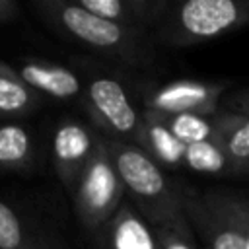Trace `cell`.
Listing matches in <instances>:
<instances>
[{"instance_id": "obj_16", "label": "cell", "mask_w": 249, "mask_h": 249, "mask_svg": "<svg viewBox=\"0 0 249 249\" xmlns=\"http://www.w3.org/2000/svg\"><path fill=\"white\" fill-rule=\"evenodd\" d=\"M0 249H56L10 204L0 200Z\"/></svg>"}, {"instance_id": "obj_22", "label": "cell", "mask_w": 249, "mask_h": 249, "mask_svg": "<svg viewBox=\"0 0 249 249\" xmlns=\"http://www.w3.org/2000/svg\"><path fill=\"white\" fill-rule=\"evenodd\" d=\"M19 18V4L16 0H0V23H12Z\"/></svg>"}, {"instance_id": "obj_8", "label": "cell", "mask_w": 249, "mask_h": 249, "mask_svg": "<svg viewBox=\"0 0 249 249\" xmlns=\"http://www.w3.org/2000/svg\"><path fill=\"white\" fill-rule=\"evenodd\" d=\"M99 130L78 119H62L54 126L51 158L62 187L72 193L97 148Z\"/></svg>"}, {"instance_id": "obj_3", "label": "cell", "mask_w": 249, "mask_h": 249, "mask_svg": "<svg viewBox=\"0 0 249 249\" xmlns=\"http://www.w3.org/2000/svg\"><path fill=\"white\" fill-rule=\"evenodd\" d=\"M249 25V0H187L169 6L156 27L169 47H191Z\"/></svg>"}, {"instance_id": "obj_17", "label": "cell", "mask_w": 249, "mask_h": 249, "mask_svg": "<svg viewBox=\"0 0 249 249\" xmlns=\"http://www.w3.org/2000/svg\"><path fill=\"white\" fill-rule=\"evenodd\" d=\"M185 167L206 175H233L245 171L226 154V150L216 140L189 144L185 150Z\"/></svg>"}, {"instance_id": "obj_20", "label": "cell", "mask_w": 249, "mask_h": 249, "mask_svg": "<svg viewBox=\"0 0 249 249\" xmlns=\"http://www.w3.org/2000/svg\"><path fill=\"white\" fill-rule=\"evenodd\" d=\"M222 195H224V200H226L228 208L231 210L235 222L243 230L245 239H247V247H249V195L231 193V191H222Z\"/></svg>"}, {"instance_id": "obj_18", "label": "cell", "mask_w": 249, "mask_h": 249, "mask_svg": "<svg viewBox=\"0 0 249 249\" xmlns=\"http://www.w3.org/2000/svg\"><path fill=\"white\" fill-rule=\"evenodd\" d=\"M156 115L185 146L196 144V142H206V140H216L214 115L212 117L195 115V113H183V115H161V113H156Z\"/></svg>"}, {"instance_id": "obj_13", "label": "cell", "mask_w": 249, "mask_h": 249, "mask_svg": "<svg viewBox=\"0 0 249 249\" xmlns=\"http://www.w3.org/2000/svg\"><path fill=\"white\" fill-rule=\"evenodd\" d=\"M43 95L27 86L10 64L0 60V119H18L35 113Z\"/></svg>"}, {"instance_id": "obj_19", "label": "cell", "mask_w": 249, "mask_h": 249, "mask_svg": "<svg viewBox=\"0 0 249 249\" xmlns=\"http://www.w3.org/2000/svg\"><path fill=\"white\" fill-rule=\"evenodd\" d=\"M154 233L160 249H196L189 218L154 226Z\"/></svg>"}, {"instance_id": "obj_10", "label": "cell", "mask_w": 249, "mask_h": 249, "mask_svg": "<svg viewBox=\"0 0 249 249\" xmlns=\"http://www.w3.org/2000/svg\"><path fill=\"white\" fill-rule=\"evenodd\" d=\"M76 2L93 16L144 31L156 29L171 6L165 0H76Z\"/></svg>"}, {"instance_id": "obj_5", "label": "cell", "mask_w": 249, "mask_h": 249, "mask_svg": "<svg viewBox=\"0 0 249 249\" xmlns=\"http://www.w3.org/2000/svg\"><path fill=\"white\" fill-rule=\"evenodd\" d=\"M82 105L95 123V128L111 140L136 142L142 111L130 99L124 84L115 76H91L84 84Z\"/></svg>"}, {"instance_id": "obj_9", "label": "cell", "mask_w": 249, "mask_h": 249, "mask_svg": "<svg viewBox=\"0 0 249 249\" xmlns=\"http://www.w3.org/2000/svg\"><path fill=\"white\" fill-rule=\"evenodd\" d=\"M16 72L21 76V80L27 86H31L43 97L68 101L74 97H82L84 93V84L80 74L54 60L21 56L16 62Z\"/></svg>"}, {"instance_id": "obj_21", "label": "cell", "mask_w": 249, "mask_h": 249, "mask_svg": "<svg viewBox=\"0 0 249 249\" xmlns=\"http://www.w3.org/2000/svg\"><path fill=\"white\" fill-rule=\"evenodd\" d=\"M224 109L249 115V88H243V89H237V91L230 93L226 97V107Z\"/></svg>"}, {"instance_id": "obj_12", "label": "cell", "mask_w": 249, "mask_h": 249, "mask_svg": "<svg viewBox=\"0 0 249 249\" xmlns=\"http://www.w3.org/2000/svg\"><path fill=\"white\" fill-rule=\"evenodd\" d=\"M134 144L150 154L161 167L185 165L187 146L152 111H142V124Z\"/></svg>"}, {"instance_id": "obj_2", "label": "cell", "mask_w": 249, "mask_h": 249, "mask_svg": "<svg viewBox=\"0 0 249 249\" xmlns=\"http://www.w3.org/2000/svg\"><path fill=\"white\" fill-rule=\"evenodd\" d=\"M109 148L119 177L130 195V202L152 228L187 218L181 185H177L150 154L136 144L111 138Z\"/></svg>"}, {"instance_id": "obj_11", "label": "cell", "mask_w": 249, "mask_h": 249, "mask_svg": "<svg viewBox=\"0 0 249 249\" xmlns=\"http://www.w3.org/2000/svg\"><path fill=\"white\" fill-rule=\"evenodd\" d=\"M97 239L101 249H160L154 228L128 200L121 204Z\"/></svg>"}, {"instance_id": "obj_14", "label": "cell", "mask_w": 249, "mask_h": 249, "mask_svg": "<svg viewBox=\"0 0 249 249\" xmlns=\"http://www.w3.org/2000/svg\"><path fill=\"white\" fill-rule=\"evenodd\" d=\"M37 156V138L21 123L8 121L0 124V171L27 169Z\"/></svg>"}, {"instance_id": "obj_15", "label": "cell", "mask_w": 249, "mask_h": 249, "mask_svg": "<svg viewBox=\"0 0 249 249\" xmlns=\"http://www.w3.org/2000/svg\"><path fill=\"white\" fill-rule=\"evenodd\" d=\"M216 142L226 154L239 163L245 171L249 169V115L220 109L214 115Z\"/></svg>"}, {"instance_id": "obj_6", "label": "cell", "mask_w": 249, "mask_h": 249, "mask_svg": "<svg viewBox=\"0 0 249 249\" xmlns=\"http://www.w3.org/2000/svg\"><path fill=\"white\" fill-rule=\"evenodd\" d=\"M181 198L193 230L208 249H249L245 233L228 208L222 191L200 193L181 185Z\"/></svg>"}, {"instance_id": "obj_4", "label": "cell", "mask_w": 249, "mask_h": 249, "mask_svg": "<svg viewBox=\"0 0 249 249\" xmlns=\"http://www.w3.org/2000/svg\"><path fill=\"white\" fill-rule=\"evenodd\" d=\"M72 195L78 222L93 235H99L124 202L126 189L115 167L109 138L99 132L97 148Z\"/></svg>"}, {"instance_id": "obj_7", "label": "cell", "mask_w": 249, "mask_h": 249, "mask_svg": "<svg viewBox=\"0 0 249 249\" xmlns=\"http://www.w3.org/2000/svg\"><path fill=\"white\" fill-rule=\"evenodd\" d=\"M228 89L222 82H202L181 78L167 82L163 86L150 88L142 93L144 111H154L161 115H216L220 111V99Z\"/></svg>"}, {"instance_id": "obj_1", "label": "cell", "mask_w": 249, "mask_h": 249, "mask_svg": "<svg viewBox=\"0 0 249 249\" xmlns=\"http://www.w3.org/2000/svg\"><path fill=\"white\" fill-rule=\"evenodd\" d=\"M33 8L56 33L97 54L121 60L128 66H148L154 60L150 31L93 16L76 0H37Z\"/></svg>"}]
</instances>
